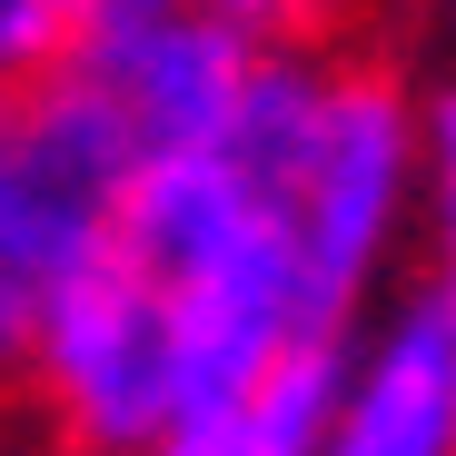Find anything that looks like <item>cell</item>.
Segmentation results:
<instances>
[{
  "label": "cell",
  "instance_id": "1",
  "mask_svg": "<svg viewBox=\"0 0 456 456\" xmlns=\"http://www.w3.org/2000/svg\"><path fill=\"white\" fill-rule=\"evenodd\" d=\"M40 407L50 436H90V446H149L179 417V308L159 268H149L119 228L60 268L40 297Z\"/></svg>",
  "mask_w": 456,
  "mask_h": 456
},
{
  "label": "cell",
  "instance_id": "2",
  "mask_svg": "<svg viewBox=\"0 0 456 456\" xmlns=\"http://www.w3.org/2000/svg\"><path fill=\"white\" fill-rule=\"evenodd\" d=\"M338 436L367 446V456L456 446V308H417V318L387 338V357H377L367 397H357V417H347Z\"/></svg>",
  "mask_w": 456,
  "mask_h": 456
},
{
  "label": "cell",
  "instance_id": "3",
  "mask_svg": "<svg viewBox=\"0 0 456 456\" xmlns=\"http://www.w3.org/2000/svg\"><path fill=\"white\" fill-rule=\"evenodd\" d=\"M90 40L80 0H0V90H30L50 69H69Z\"/></svg>",
  "mask_w": 456,
  "mask_h": 456
},
{
  "label": "cell",
  "instance_id": "4",
  "mask_svg": "<svg viewBox=\"0 0 456 456\" xmlns=\"http://www.w3.org/2000/svg\"><path fill=\"white\" fill-rule=\"evenodd\" d=\"M199 11L239 20L258 40H288V50H357V11L367 0H199Z\"/></svg>",
  "mask_w": 456,
  "mask_h": 456
},
{
  "label": "cell",
  "instance_id": "5",
  "mask_svg": "<svg viewBox=\"0 0 456 456\" xmlns=\"http://www.w3.org/2000/svg\"><path fill=\"white\" fill-rule=\"evenodd\" d=\"M90 30H119V20H149V11H179V0H80Z\"/></svg>",
  "mask_w": 456,
  "mask_h": 456
}]
</instances>
